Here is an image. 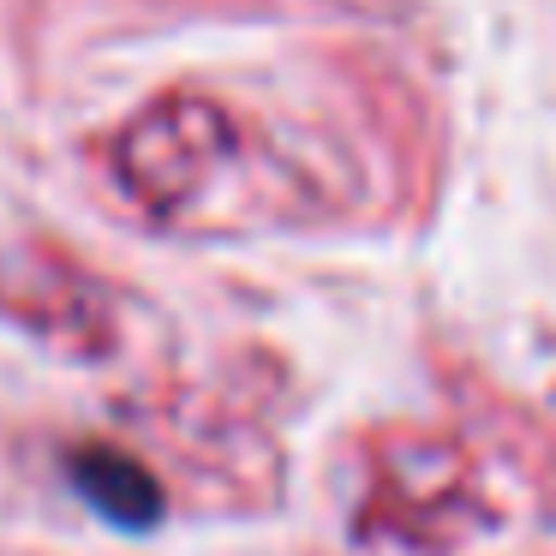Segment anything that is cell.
<instances>
[{"label": "cell", "instance_id": "1", "mask_svg": "<svg viewBox=\"0 0 556 556\" xmlns=\"http://www.w3.org/2000/svg\"><path fill=\"white\" fill-rule=\"evenodd\" d=\"M73 484L109 527L144 532L162 520V484L121 448H78L73 455Z\"/></svg>", "mask_w": 556, "mask_h": 556}]
</instances>
